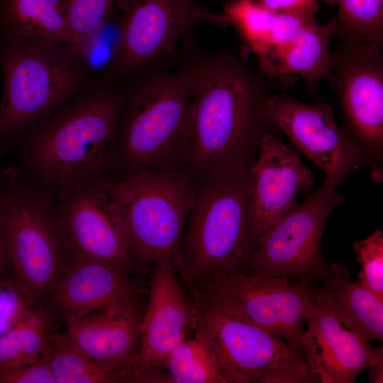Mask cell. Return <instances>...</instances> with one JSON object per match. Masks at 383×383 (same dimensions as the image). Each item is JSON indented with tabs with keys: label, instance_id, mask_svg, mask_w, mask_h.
Masks as SVG:
<instances>
[{
	"label": "cell",
	"instance_id": "cell-36",
	"mask_svg": "<svg viewBox=\"0 0 383 383\" xmlns=\"http://www.w3.org/2000/svg\"><path fill=\"white\" fill-rule=\"evenodd\" d=\"M4 150L0 148V158L2 157V155L6 152Z\"/></svg>",
	"mask_w": 383,
	"mask_h": 383
},
{
	"label": "cell",
	"instance_id": "cell-15",
	"mask_svg": "<svg viewBox=\"0 0 383 383\" xmlns=\"http://www.w3.org/2000/svg\"><path fill=\"white\" fill-rule=\"evenodd\" d=\"M265 113L335 187L364 162L360 148L339 128L330 104L311 105L287 94H272L265 101Z\"/></svg>",
	"mask_w": 383,
	"mask_h": 383
},
{
	"label": "cell",
	"instance_id": "cell-7",
	"mask_svg": "<svg viewBox=\"0 0 383 383\" xmlns=\"http://www.w3.org/2000/svg\"><path fill=\"white\" fill-rule=\"evenodd\" d=\"M189 295L194 333L211 348L225 383L321 382L306 356L282 338L228 314L202 293Z\"/></svg>",
	"mask_w": 383,
	"mask_h": 383
},
{
	"label": "cell",
	"instance_id": "cell-26",
	"mask_svg": "<svg viewBox=\"0 0 383 383\" xmlns=\"http://www.w3.org/2000/svg\"><path fill=\"white\" fill-rule=\"evenodd\" d=\"M161 382L225 383L211 348L194 333L170 353Z\"/></svg>",
	"mask_w": 383,
	"mask_h": 383
},
{
	"label": "cell",
	"instance_id": "cell-30",
	"mask_svg": "<svg viewBox=\"0 0 383 383\" xmlns=\"http://www.w3.org/2000/svg\"><path fill=\"white\" fill-rule=\"evenodd\" d=\"M67 4L70 32L77 43L111 16L116 0H67Z\"/></svg>",
	"mask_w": 383,
	"mask_h": 383
},
{
	"label": "cell",
	"instance_id": "cell-11",
	"mask_svg": "<svg viewBox=\"0 0 383 383\" xmlns=\"http://www.w3.org/2000/svg\"><path fill=\"white\" fill-rule=\"evenodd\" d=\"M342 43L331 53L332 70L349 132L370 163L372 177L382 179L383 57L379 42Z\"/></svg>",
	"mask_w": 383,
	"mask_h": 383
},
{
	"label": "cell",
	"instance_id": "cell-12",
	"mask_svg": "<svg viewBox=\"0 0 383 383\" xmlns=\"http://www.w3.org/2000/svg\"><path fill=\"white\" fill-rule=\"evenodd\" d=\"M55 209L72 259L97 262L128 274L137 269L117 209L99 177L58 191Z\"/></svg>",
	"mask_w": 383,
	"mask_h": 383
},
{
	"label": "cell",
	"instance_id": "cell-29",
	"mask_svg": "<svg viewBox=\"0 0 383 383\" xmlns=\"http://www.w3.org/2000/svg\"><path fill=\"white\" fill-rule=\"evenodd\" d=\"M43 299L18 281L0 284V336L40 306Z\"/></svg>",
	"mask_w": 383,
	"mask_h": 383
},
{
	"label": "cell",
	"instance_id": "cell-3",
	"mask_svg": "<svg viewBox=\"0 0 383 383\" xmlns=\"http://www.w3.org/2000/svg\"><path fill=\"white\" fill-rule=\"evenodd\" d=\"M233 165L201 173L178 252L173 260L189 292L217 279L245 273L258 240L250 205L248 168Z\"/></svg>",
	"mask_w": 383,
	"mask_h": 383
},
{
	"label": "cell",
	"instance_id": "cell-6",
	"mask_svg": "<svg viewBox=\"0 0 383 383\" xmlns=\"http://www.w3.org/2000/svg\"><path fill=\"white\" fill-rule=\"evenodd\" d=\"M99 181L117 209L137 268L174 260L194 197L191 173L180 168H141L121 180Z\"/></svg>",
	"mask_w": 383,
	"mask_h": 383
},
{
	"label": "cell",
	"instance_id": "cell-34",
	"mask_svg": "<svg viewBox=\"0 0 383 383\" xmlns=\"http://www.w3.org/2000/svg\"><path fill=\"white\" fill-rule=\"evenodd\" d=\"M368 368L370 369V382L371 383H382L383 359Z\"/></svg>",
	"mask_w": 383,
	"mask_h": 383
},
{
	"label": "cell",
	"instance_id": "cell-2",
	"mask_svg": "<svg viewBox=\"0 0 383 383\" xmlns=\"http://www.w3.org/2000/svg\"><path fill=\"white\" fill-rule=\"evenodd\" d=\"M123 104V82H91L32 127L13 148L41 186L57 192L99 177Z\"/></svg>",
	"mask_w": 383,
	"mask_h": 383
},
{
	"label": "cell",
	"instance_id": "cell-33",
	"mask_svg": "<svg viewBox=\"0 0 383 383\" xmlns=\"http://www.w3.org/2000/svg\"><path fill=\"white\" fill-rule=\"evenodd\" d=\"M270 11L295 15L309 21H315L318 11L317 0H257Z\"/></svg>",
	"mask_w": 383,
	"mask_h": 383
},
{
	"label": "cell",
	"instance_id": "cell-21",
	"mask_svg": "<svg viewBox=\"0 0 383 383\" xmlns=\"http://www.w3.org/2000/svg\"><path fill=\"white\" fill-rule=\"evenodd\" d=\"M322 279L340 323L367 340L382 342L383 299L359 280L351 282L348 269L343 264H328Z\"/></svg>",
	"mask_w": 383,
	"mask_h": 383
},
{
	"label": "cell",
	"instance_id": "cell-10",
	"mask_svg": "<svg viewBox=\"0 0 383 383\" xmlns=\"http://www.w3.org/2000/svg\"><path fill=\"white\" fill-rule=\"evenodd\" d=\"M197 292L207 296L228 314L284 338L306 356L303 326L316 297L313 284L236 272L217 279Z\"/></svg>",
	"mask_w": 383,
	"mask_h": 383
},
{
	"label": "cell",
	"instance_id": "cell-9",
	"mask_svg": "<svg viewBox=\"0 0 383 383\" xmlns=\"http://www.w3.org/2000/svg\"><path fill=\"white\" fill-rule=\"evenodd\" d=\"M344 201L326 179L259 238L245 273L311 284L322 279L328 266L321 252L322 233L332 210Z\"/></svg>",
	"mask_w": 383,
	"mask_h": 383
},
{
	"label": "cell",
	"instance_id": "cell-25",
	"mask_svg": "<svg viewBox=\"0 0 383 383\" xmlns=\"http://www.w3.org/2000/svg\"><path fill=\"white\" fill-rule=\"evenodd\" d=\"M122 28L116 10L99 28L76 45L89 82L117 80L122 52Z\"/></svg>",
	"mask_w": 383,
	"mask_h": 383
},
{
	"label": "cell",
	"instance_id": "cell-24",
	"mask_svg": "<svg viewBox=\"0 0 383 383\" xmlns=\"http://www.w3.org/2000/svg\"><path fill=\"white\" fill-rule=\"evenodd\" d=\"M54 331L52 310L41 305L0 336V370L38 361Z\"/></svg>",
	"mask_w": 383,
	"mask_h": 383
},
{
	"label": "cell",
	"instance_id": "cell-31",
	"mask_svg": "<svg viewBox=\"0 0 383 383\" xmlns=\"http://www.w3.org/2000/svg\"><path fill=\"white\" fill-rule=\"evenodd\" d=\"M353 250L362 265L359 281L383 299V231L377 229L364 239L355 240Z\"/></svg>",
	"mask_w": 383,
	"mask_h": 383
},
{
	"label": "cell",
	"instance_id": "cell-27",
	"mask_svg": "<svg viewBox=\"0 0 383 383\" xmlns=\"http://www.w3.org/2000/svg\"><path fill=\"white\" fill-rule=\"evenodd\" d=\"M338 6L335 19L343 43H382L383 0H333Z\"/></svg>",
	"mask_w": 383,
	"mask_h": 383
},
{
	"label": "cell",
	"instance_id": "cell-1",
	"mask_svg": "<svg viewBox=\"0 0 383 383\" xmlns=\"http://www.w3.org/2000/svg\"><path fill=\"white\" fill-rule=\"evenodd\" d=\"M185 60L193 74L189 162L199 173L250 165L261 138L279 132L265 115L267 98L295 78L266 77L227 52Z\"/></svg>",
	"mask_w": 383,
	"mask_h": 383
},
{
	"label": "cell",
	"instance_id": "cell-5",
	"mask_svg": "<svg viewBox=\"0 0 383 383\" xmlns=\"http://www.w3.org/2000/svg\"><path fill=\"white\" fill-rule=\"evenodd\" d=\"M0 148L7 152L89 83L75 44L67 42L19 40L0 32Z\"/></svg>",
	"mask_w": 383,
	"mask_h": 383
},
{
	"label": "cell",
	"instance_id": "cell-23",
	"mask_svg": "<svg viewBox=\"0 0 383 383\" xmlns=\"http://www.w3.org/2000/svg\"><path fill=\"white\" fill-rule=\"evenodd\" d=\"M41 357L48 365L55 383L128 382L126 374L99 364L65 333L53 331Z\"/></svg>",
	"mask_w": 383,
	"mask_h": 383
},
{
	"label": "cell",
	"instance_id": "cell-14",
	"mask_svg": "<svg viewBox=\"0 0 383 383\" xmlns=\"http://www.w3.org/2000/svg\"><path fill=\"white\" fill-rule=\"evenodd\" d=\"M150 270L139 347L131 369L133 382H161L167 357L194 331V303L180 284L173 260H159Z\"/></svg>",
	"mask_w": 383,
	"mask_h": 383
},
{
	"label": "cell",
	"instance_id": "cell-28",
	"mask_svg": "<svg viewBox=\"0 0 383 383\" xmlns=\"http://www.w3.org/2000/svg\"><path fill=\"white\" fill-rule=\"evenodd\" d=\"M227 23L239 31L248 48L258 56L271 46L277 12L269 10L257 0H232L225 6Z\"/></svg>",
	"mask_w": 383,
	"mask_h": 383
},
{
	"label": "cell",
	"instance_id": "cell-19",
	"mask_svg": "<svg viewBox=\"0 0 383 383\" xmlns=\"http://www.w3.org/2000/svg\"><path fill=\"white\" fill-rule=\"evenodd\" d=\"M143 291L141 284L128 274L97 262L74 258L48 297L54 309L65 318L140 296Z\"/></svg>",
	"mask_w": 383,
	"mask_h": 383
},
{
	"label": "cell",
	"instance_id": "cell-16",
	"mask_svg": "<svg viewBox=\"0 0 383 383\" xmlns=\"http://www.w3.org/2000/svg\"><path fill=\"white\" fill-rule=\"evenodd\" d=\"M315 176L278 133L265 134L248 168L250 205L257 239L298 203L301 190L313 188Z\"/></svg>",
	"mask_w": 383,
	"mask_h": 383
},
{
	"label": "cell",
	"instance_id": "cell-17",
	"mask_svg": "<svg viewBox=\"0 0 383 383\" xmlns=\"http://www.w3.org/2000/svg\"><path fill=\"white\" fill-rule=\"evenodd\" d=\"M303 343L307 360L321 383H352L359 373L383 359L382 347L347 329L337 318L325 283L310 306Z\"/></svg>",
	"mask_w": 383,
	"mask_h": 383
},
{
	"label": "cell",
	"instance_id": "cell-35",
	"mask_svg": "<svg viewBox=\"0 0 383 383\" xmlns=\"http://www.w3.org/2000/svg\"><path fill=\"white\" fill-rule=\"evenodd\" d=\"M4 216L3 197H2V187H1V172H0V221H2Z\"/></svg>",
	"mask_w": 383,
	"mask_h": 383
},
{
	"label": "cell",
	"instance_id": "cell-4",
	"mask_svg": "<svg viewBox=\"0 0 383 383\" xmlns=\"http://www.w3.org/2000/svg\"><path fill=\"white\" fill-rule=\"evenodd\" d=\"M123 89V110L110 148L128 174L189 162L193 74L187 61L170 70L148 65L124 80Z\"/></svg>",
	"mask_w": 383,
	"mask_h": 383
},
{
	"label": "cell",
	"instance_id": "cell-22",
	"mask_svg": "<svg viewBox=\"0 0 383 383\" xmlns=\"http://www.w3.org/2000/svg\"><path fill=\"white\" fill-rule=\"evenodd\" d=\"M0 32L19 40L74 43L67 0H0Z\"/></svg>",
	"mask_w": 383,
	"mask_h": 383
},
{
	"label": "cell",
	"instance_id": "cell-13",
	"mask_svg": "<svg viewBox=\"0 0 383 383\" xmlns=\"http://www.w3.org/2000/svg\"><path fill=\"white\" fill-rule=\"evenodd\" d=\"M122 28V52L117 80L174 55L181 37L200 22L221 26L223 14L196 0H116Z\"/></svg>",
	"mask_w": 383,
	"mask_h": 383
},
{
	"label": "cell",
	"instance_id": "cell-32",
	"mask_svg": "<svg viewBox=\"0 0 383 383\" xmlns=\"http://www.w3.org/2000/svg\"><path fill=\"white\" fill-rule=\"evenodd\" d=\"M0 383H55L43 357L21 366L0 370Z\"/></svg>",
	"mask_w": 383,
	"mask_h": 383
},
{
	"label": "cell",
	"instance_id": "cell-8",
	"mask_svg": "<svg viewBox=\"0 0 383 383\" xmlns=\"http://www.w3.org/2000/svg\"><path fill=\"white\" fill-rule=\"evenodd\" d=\"M1 187L9 257L19 281L43 299L67 268L66 258L72 257L55 203L16 167L1 171Z\"/></svg>",
	"mask_w": 383,
	"mask_h": 383
},
{
	"label": "cell",
	"instance_id": "cell-20",
	"mask_svg": "<svg viewBox=\"0 0 383 383\" xmlns=\"http://www.w3.org/2000/svg\"><path fill=\"white\" fill-rule=\"evenodd\" d=\"M337 33L335 20L325 26L316 22L306 25L292 42L272 47L258 56L260 72L268 78L298 74L310 91H315L318 82L331 77L328 44Z\"/></svg>",
	"mask_w": 383,
	"mask_h": 383
},
{
	"label": "cell",
	"instance_id": "cell-18",
	"mask_svg": "<svg viewBox=\"0 0 383 383\" xmlns=\"http://www.w3.org/2000/svg\"><path fill=\"white\" fill-rule=\"evenodd\" d=\"M138 296L65 318V333L72 341L103 367L126 374L130 382L143 315Z\"/></svg>",
	"mask_w": 383,
	"mask_h": 383
}]
</instances>
